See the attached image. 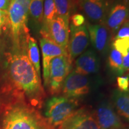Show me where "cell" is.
<instances>
[{
	"label": "cell",
	"instance_id": "obj_9",
	"mask_svg": "<svg viewBox=\"0 0 129 129\" xmlns=\"http://www.w3.org/2000/svg\"><path fill=\"white\" fill-rule=\"evenodd\" d=\"M69 34L67 50L69 59L72 62L83 53L87 47L89 43V35L85 25L80 27H75L71 25Z\"/></svg>",
	"mask_w": 129,
	"mask_h": 129
},
{
	"label": "cell",
	"instance_id": "obj_13",
	"mask_svg": "<svg viewBox=\"0 0 129 129\" xmlns=\"http://www.w3.org/2000/svg\"><path fill=\"white\" fill-rule=\"evenodd\" d=\"M128 14L129 8L126 3L122 1L115 3L106 15L105 25L109 30L114 32L126 22Z\"/></svg>",
	"mask_w": 129,
	"mask_h": 129
},
{
	"label": "cell",
	"instance_id": "obj_29",
	"mask_svg": "<svg viewBox=\"0 0 129 129\" xmlns=\"http://www.w3.org/2000/svg\"><path fill=\"white\" fill-rule=\"evenodd\" d=\"M71 2L72 3V4L74 5V7H75V6H77L78 4V1L79 0H71Z\"/></svg>",
	"mask_w": 129,
	"mask_h": 129
},
{
	"label": "cell",
	"instance_id": "obj_30",
	"mask_svg": "<svg viewBox=\"0 0 129 129\" xmlns=\"http://www.w3.org/2000/svg\"><path fill=\"white\" fill-rule=\"evenodd\" d=\"M123 129H125V128H123Z\"/></svg>",
	"mask_w": 129,
	"mask_h": 129
},
{
	"label": "cell",
	"instance_id": "obj_8",
	"mask_svg": "<svg viewBox=\"0 0 129 129\" xmlns=\"http://www.w3.org/2000/svg\"><path fill=\"white\" fill-rule=\"evenodd\" d=\"M42 37L51 40L56 44L68 50L69 34V23L65 20L57 17L41 30Z\"/></svg>",
	"mask_w": 129,
	"mask_h": 129
},
{
	"label": "cell",
	"instance_id": "obj_20",
	"mask_svg": "<svg viewBox=\"0 0 129 129\" xmlns=\"http://www.w3.org/2000/svg\"><path fill=\"white\" fill-rule=\"evenodd\" d=\"M44 0H30L29 14L36 22L41 23L43 21Z\"/></svg>",
	"mask_w": 129,
	"mask_h": 129
},
{
	"label": "cell",
	"instance_id": "obj_12",
	"mask_svg": "<svg viewBox=\"0 0 129 129\" xmlns=\"http://www.w3.org/2000/svg\"><path fill=\"white\" fill-rule=\"evenodd\" d=\"M78 6L90 20L104 23L107 14L108 0H79Z\"/></svg>",
	"mask_w": 129,
	"mask_h": 129
},
{
	"label": "cell",
	"instance_id": "obj_27",
	"mask_svg": "<svg viewBox=\"0 0 129 129\" xmlns=\"http://www.w3.org/2000/svg\"><path fill=\"white\" fill-rule=\"evenodd\" d=\"M129 71V51L122 60V74Z\"/></svg>",
	"mask_w": 129,
	"mask_h": 129
},
{
	"label": "cell",
	"instance_id": "obj_7",
	"mask_svg": "<svg viewBox=\"0 0 129 129\" xmlns=\"http://www.w3.org/2000/svg\"><path fill=\"white\" fill-rule=\"evenodd\" d=\"M93 114L102 129H123L124 127L120 116L110 102L102 101L97 106Z\"/></svg>",
	"mask_w": 129,
	"mask_h": 129
},
{
	"label": "cell",
	"instance_id": "obj_18",
	"mask_svg": "<svg viewBox=\"0 0 129 129\" xmlns=\"http://www.w3.org/2000/svg\"><path fill=\"white\" fill-rule=\"evenodd\" d=\"M56 14L69 23L70 15L72 10L74 7L71 0H54Z\"/></svg>",
	"mask_w": 129,
	"mask_h": 129
},
{
	"label": "cell",
	"instance_id": "obj_4",
	"mask_svg": "<svg viewBox=\"0 0 129 129\" xmlns=\"http://www.w3.org/2000/svg\"><path fill=\"white\" fill-rule=\"evenodd\" d=\"M78 99L54 96L45 105L44 115L48 123L56 129L79 109Z\"/></svg>",
	"mask_w": 129,
	"mask_h": 129
},
{
	"label": "cell",
	"instance_id": "obj_28",
	"mask_svg": "<svg viewBox=\"0 0 129 129\" xmlns=\"http://www.w3.org/2000/svg\"><path fill=\"white\" fill-rule=\"evenodd\" d=\"M11 0H0V9L7 10Z\"/></svg>",
	"mask_w": 129,
	"mask_h": 129
},
{
	"label": "cell",
	"instance_id": "obj_25",
	"mask_svg": "<svg viewBox=\"0 0 129 129\" xmlns=\"http://www.w3.org/2000/svg\"><path fill=\"white\" fill-rule=\"evenodd\" d=\"M71 24L75 27H80L84 25L85 23V17L83 14L80 13L74 14L70 17Z\"/></svg>",
	"mask_w": 129,
	"mask_h": 129
},
{
	"label": "cell",
	"instance_id": "obj_3",
	"mask_svg": "<svg viewBox=\"0 0 129 129\" xmlns=\"http://www.w3.org/2000/svg\"><path fill=\"white\" fill-rule=\"evenodd\" d=\"M7 12L8 23L13 48L20 49L25 47L27 46V40L30 35L28 28L29 11L17 0H11Z\"/></svg>",
	"mask_w": 129,
	"mask_h": 129
},
{
	"label": "cell",
	"instance_id": "obj_1",
	"mask_svg": "<svg viewBox=\"0 0 129 129\" xmlns=\"http://www.w3.org/2000/svg\"><path fill=\"white\" fill-rule=\"evenodd\" d=\"M0 75V105L23 103L41 109L46 94L27 53V46L5 53Z\"/></svg>",
	"mask_w": 129,
	"mask_h": 129
},
{
	"label": "cell",
	"instance_id": "obj_10",
	"mask_svg": "<svg viewBox=\"0 0 129 129\" xmlns=\"http://www.w3.org/2000/svg\"><path fill=\"white\" fill-rule=\"evenodd\" d=\"M56 129H102L93 113L85 108H80Z\"/></svg>",
	"mask_w": 129,
	"mask_h": 129
},
{
	"label": "cell",
	"instance_id": "obj_2",
	"mask_svg": "<svg viewBox=\"0 0 129 129\" xmlns=\"http://www.w3.org/2000/svg\"><path fill=\"white\" fill-rule=\"evenodd\" d=\"M0 129H55L37 109L23 103L0 105Z\"/></svg>",
	"mask_w": 129,
	"mask_h": 129
},
{
	"label": "cell",
	"instance_id": "obj_21",
	"mask_svg": "<svg viewBox=\"0 0 129 129\" xmlns=\"http://www.w3.org/2000/svg\"><path fill=\"white\" fill-rule=\"evenodd\" d=\"M57 17L54 0H44L43 8V27L46 26Z\"/></svg>",
	"mask_w": 129,
	"mask_h": 129
},
{
	"label": "cell",
	"instance_id": "obj_15",
	"mask_svg": "<svg viewBox=\"0 0 129 129\" xmlns=\"http://www.w3.org/2000/svg\"><path fill=\"white\" fill-rule=\"evenodd\" d=\"M75 71L83 75L96 73L99 69V60L96 53L88 50L78 56L75 63Z\"/></svg>",
	"mask_w": 129,
	"mask_h": 129
},
{
	"label": "cell",
	"instance_id": "obj_26",
	"mask_svg": "<svg viewBox=\"0 0 129 129\" xmlns=\"http://www.w3.org/2000/svg\"><path fill=\"white\" fill-rule=\"evenodd\" d=\"M8 22L7 10L0 9V32H1L4 25Z\"/></svg>",
	"mask_w": 129,
	"mask_h": 129
},
{
	"label": "cell",
	"instance_id": "obj_11",
	"mask_svg": "<svg viewBox=\"0 0 129 129\" xmlns=\"http://www.w3.org/2000/svg\"><path fill=\"white\" fill-rule=\"evenodd\" d=\"M42 56H43V78L44 86L47 88L49 78L50 64L54 57L60 56L68 55V50L61 47L51 40L42 37L40 40Z\"/></svg>",
	"mask_w": 129,
	"mask_h": 129
},
{
	"label": "cell",
	"instance_id": "obj_16",
	"mask_svg": "<svg viewBox=\"0 0 129 129\" xmlns=\"http://www.w3.org/2000/svg\"><path fill=\"white\" fill-rule=\"evenodd\" d=\"M112 101L118 114L129 122V93L118 89L114 90Z\"/></svg>",
	"mask_w": 129,
	"mask_h": 129
},
{
	"label": "cell",
	"instance_id": "obj_6",
	"mask_svg": "<svg viewBox=\"0 0 129 129\" xmlns=\"http://www.w3.org/2000/svg\"><path fill=\"white\" fill-rule=\"evenodd\" d=\"M90 89V83L87 77L74 70L64 80L61 93L66 98L79 99L87 94Z\"/></svg>",
	"mask_w": 129,
	"mask_h": 129
},
{
	"label": "cell",
	"instance_id": "obj_23",
	"mask_svg": "<svg viewBox=\"0 0 129 129\" xmlns=\"http://www.w3.org/2000/svg\"><path fill=\"white\" fill-rule=\"evenodd\" d=\"M117 86L118 90L124 92L129 91V77L120 76L117 79Z\"/></svg>",
	"mask_w": 129,
	"mask_h": 129
},
{
	"label": "cell",
	"instance_id": "obj_31",
	"mask_svg": "<svg viewBox=\"0 0 129 129\" xmlns=\"http://www.w3.org/2000/svg\"><path fill=\"white\" fill-rule=\"evenodd\" d=\"M128 21H129V20H128Z\"/></svg>",
	"mask_w": 129,
	"mask_h": 129
},
{
	"label": "cell",
	"instance_id": "obj_22",
	"mask_svg": "<svg viewBox=\"0 0 129 129\" xmlns=\"http://www.w3.org/2000/svg\"><path fill=\"white\" fill-rule=\"evenodd\" d=\"M112 47L124 57L129 51V38L115 39L112 43Z\"/></svg>",
	"mask_w": 129,
	"mask_h": 129
},
{
	"label": "cell",
	"instance_id": "obj_24",
	"mask_svg": "<svg viewBox=\"0 0 129 129\" xmlns=\"http://www.w3.org/2000/svg\"><path fill=\"white\" fill-rule=\"evenodd\" d=\"M129 38V21L127 20L122 25L121 28H119L117 34L115 37V39L118 38Z\"/></svg>",
	"mask_w": 129,
	"mask_h": 129
},
{
	"label": "cell",
	"instance_id": "obj_5",
	"mask_svg": "<svg viewBox=\"0 0 129 129\" xmlns=\"http://www.w3.org/2000/svg\"><path fill=\"white\" fill-rule=\"evenodd\" d=\"M72 63L68 55L58 56L51 60L47 87L51 95L57 96L61 93L63 83L71 71Z\"/></svg>",
	"mask_w": 129,
	"mask_h": 129
},
{
	"label": "cell",
	"instance_id": "obj_19",
	"mask_svg": "<svg viewBox=\"0 0 129 129\" xmlns=\"http://www.w3.org/2000/svg\"><path fill=\"white\" fill-rule=\"evenodd\" d=\"M122 54L112 46L108 57V64L110 68L118 75H122Z\"/></svg>",
	"mask_w": 129,
	"mask_h": 129
},
{
	"label": "cell",
	"instance_id": "obj_17",
	"mask_svg": "<svg viewBox=\"0 0 129 129\" xmlns=\"http://www.w3.org/2000/svg\"><path fill=\"white\" fill-rule=\"evenodd\" d=\"M27 53L30 62L33 64L38 75L41 77L39 48L37 41L30 35L29 36L27 40Z\"/></svg>",
	"mask_w": 129,
	"mask_h": 129
},
{
	"label": "cell",
	"instance_id": "obj_14",
	"mask_svg": "<svg viewBox=\"0 0 129 129\" xmlns=\"http://www.w3.org/2000/svg\"><path fill=\"white\" fill-rule=\"evenodd\" d=\"M87 26L93 47L99 52H104L108 46L109 30L104 23H88Z\"/></svg>",
	"mask_w": 129,
	"mask_h": 129
}]
</instances>
